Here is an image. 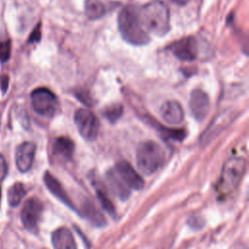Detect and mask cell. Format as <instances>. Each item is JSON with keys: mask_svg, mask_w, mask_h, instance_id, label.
<instances>
[{"mask_svg": "<svg viewBox=\"0 0 249 249\" xmlns=\"http://www.w3.org/2000/svg\"><path fill=\"white\" fill-rule=\"evenodd\" d=\"M81 213L95 227H104L106 225L105 217L90 201H85L82 204Z\"/></svg>", "mask_w": 249, "mask_h": 249, "instance_id": "e0dca14e", "label": "cell"}, {"mask_svg": "<svg viewBox=\"0 0 249 249\" xmlns=\"http://www.w3.org/2000/svg\"><path fill=\"white\" fill-rule=\"evenodd\" d=\"M85 12L89 18L98 19L106 13V8L100 0H87L85 3Z\"/></svg>", "mask_w": 249, "mask_h": 249, "instance_id": "ac0fdd59", "label": "cell"}, {"mask_svg": "<svg viewBox=\"0 0 249 249\" xmlns=\"http://www.w3.org/2000/svg\"><path fill=\"white\" fill-rule=\"evenodd\" d=\"M172 53L180 60L192 61L197 56V42L193 36L182 38L171 46Z\"/></svg>", "mask_w": 249, "mask_h": 249, "instance_id": "ba28073f", "label": "cell"}, {"mask_svg": "<svg viewBox=\"0 0 249 249\" xmlns=\"http://www.w3.org/2000/svg\"><path fill=\"white\" fill-rule=\"evenodd\" d=\"M41 39V24H37L35 26V28L33 29V31L30 33V36L28 38V43H35V42H39Z\"/></svg>", "mask_w": 249, "mask_h": 249, "instance_id": "cb8c5ba5", "label": "cell"}, {"mask_svg": "<svg viewBox=\"0 0 249 249\" xmlns=\"http://www.w3.org/2000/svg\"><path fill=\"white\" fill-rule=\"evenodd\" d=\"M246 168V161L240 157H231L228 159L221 171V175L218 181L217 189L222 195H229L232 193L240 181Z\"/></svg>", "mask_w": 249, "mask_h": 249, "instance_id": "3957f363", "label": "cell"}, {"mask_svg": "<svg viewBox=\"0 0 249 249\" xmlns=\"http://www.w3.org/2000/svg\"><path fill=\"white\" fill-rule=\"evenodd\" d=\"M139 17L147 32L164 36L170 29L169 10L160 0H153L141 7Z\"/></svg>", "mask_w": 249, "mask_h": 249, "instance_id": "7a4b0ae2", "label": "cell"}, {"mask_svg": "<svg viewBox=\"0 0 249 249\" xmlns=\"http://www.w3.org/2000/svg\"><path fill=\"white\" fill-rule=\"evenodd\" d=\"M44 183L46 185V187L48 188V190L57 198L59 199L61 202H63L65 205H67L68 207L74 209V204L71 201V199L69 198L67 193L65 192V190L63 189L62 185L60 184V182L53 177L50 172H46L44 174Z\"/></svg>", "mask_w": 249, "mask_h": 249, "instance_id": "5bb4252c", "label": "cell"}, {"mask_svg": "<svg viewBox=\"0 0 249 249\" xmlns=\"http://www.w3.org/2000/svg\"><path fill=\"white\" fill-rule=\"evenodd\" d=\"M31 105L37 114L51 118L58 108V100L55 94L49 89L38 88L31 92Z\"/></svg>", "mask_w": 249, "mask_h": 249, "instance_id": "5b68a950", "label": "cell"}, {"mask_svg": "<svg viewBox=\"0 0 249 249\" xmlns=\"http://www.w3.org/2000/svg\"><path fill=\"white\" fill-rule=\"evenodd\" d=\"M160 132L162 137L181 141L185 138L186 132L183 129H168L166 127H160Z\"/></svg>", "mask_w": 249, "mask_h": 249, "instance_id": "7402d4cb", "label": "cell"}, {"mask_svg": "<svg viewBox=\"0 0 249 249\" xmlns=\"http://www.w3.org/2000/svg\"><path fill=\"white\" fill-rule=\"evenodd\" d=\"M0 86H1V89L3 92H5L8 89V86H9V76L4 74L1 76L0 78Z\"/></svg>", "mask_w": 249, "mask_h": 249, "instance_id": "484cf974", "label": "cell"}, {"mask_svg": "<svg viewBox=\"0 0 249 249\" xmlns=\"http://www.w3.org/2000/svg\"><path fill=\"white\" fill-rule=\"evenodd\" d=\"M119 31L124 41L134 46H142L150 41V37L144 28L139 9L134 5H127L122 9L118 17Z\"/></svg>", "mask_w": 249, "mask_h": 249, "instance_id": "6da1fadb", "label": "cell"}, {"mask_svg": "<svg viewBox=\"0 0 249 249\" xmlns=\"http://www.w3.org/2000/svg\"><path fill=\"white\" fill-rule=\"evenodd\" d=\"M8 172V165L5 158L0 154V182L4 180Z\"/></svg>", "mask_w": 249, "mask_h": 249, "instance_id": "d4e9b609", "label": "cell"}, {"mask_svg": "<svg viewBox=\"0 0 249 249\" xmlns=\"http://www.w3.org/2000/svg\"><path fill=\"white\" fill-rule=\"evenodd\" d=\"M165 158L163 148L153 140L141 143L136 152V163L139 170L152 174L163 163Z\"/></svg>", "mask_w": 249, "mask_h": 249, "instance_id": "277c9868", "label": "cell"}, {"mask_svg": "<svg viewBox=\"0 0 249 249\" xmlns=\"http://www.w3.org/2000/svg\"><path fill=\"white\" fill-rule=\"evenodd\" d=\"M36 145L31 141H26L18 145L16 151L17 167L21 172L28 171L34 161Z\"/></svg>", "mask_w": 249, "mask_h": 249, "instance_id": "8fae6325", "label": "cell"}, {"mask_svg": "<svg viewBox=\"0 0 249 249\" xmlns=\"http://www.w3.org/2000/svg\"><path fill=\"white\" fill-rule=\"evenodd\" d=\"M42 212H43V204L38 198L31 197L27 199L20 213L21 222L24 228L32 232L36 231Z\"/></svg>", "mask_w": 249, "mask_h": 249, "instance_id": "52a82bcc", "label": "cell"}, {"mask_svg": "<svg viewBox=\"0 0 249 249\" xmlns=\"http://www.w3.org/2000/svg\"><path fill=\"white\" fill-rule=\"evenodd\" d=\"M160 114L163 121L170 124H179L184 120V110L176 100L165 101L160 109Z\"/></svg>", "mask_w": 249, "mask_h": 249, "instance_id": "7c38bea8", "label": "cell"}, {"mask_svg": "<svg viewBox=\"0 0 249 249\" xmlns=\"http://www.w3.org/2000/svg\"><path fill=\"white\" fill-rule=\"evenodd\" d=\"M74 149V142L70 138L60 136L57 137L53 144V155L57 160H68L72 158Z\"/></svg>", "mask_w": 249, "mask_h": 249, "instance_id": "2e32d148", "label": "cell"}, {"mask_svg": "<svg viewBox=\"0 0 249 249\" xmlns=\"http://www.w3.org/2000/svg\"><path fill=\"white\" fill-rule=\"evenodd\" d=\"M106 181L111 192L121 200H125L130 196V189L119 177L114 168L106 172Z\"/></svg>", "mask_w": 249, "mask_h": 249, "instance_id": "4fadbf2b", "label": "cell"}, {"mask_svg": "<svg viewBox=\"0 0 249 249\" xmlns=\"http://www.w3.org/2000/svg\"><path fill=\"white\" fill-rule=\"evenodd\" d=\"M113 168L130 190H140L143 188V179L127 161H120Z\"/></svg>", "mask_w": 249, "mask_h": 249, "instance_id": "30bf717a", "label": "cell"}, {"mask_svg": "<svg viewBox=\"0 0 249 249\" xmlns=\"http://www.w3.org/2000/svg\"><path fill=\"white\" fill-rule=\"evenodd\" d=\"M94 188H95L96 196H97V198H98L102 208L104 210H106L110 215L115 217V215H116L115 205L112 202V200L109 198L105 188L102 185H100V184H94Z\"/></svg>", "mask_w": 249, "mask_h": 249, "instance_id": "d6986e66", "label": "cell"}, {"mask_svg": "<svg viewBox=\"0 0 249 249\" xmlns=\"http://www.w3.org/2000/svg\"><path fill=\"white\" fill-rule=\"evenodd\" d=\"M52 244L53 249H77L72 232L65 227L58 228L53 232Z\"/></svg>", "mask_w": 249, "mask_h": 249, "instance_id": "9a60e30c", "label": "cell"}, {"mask_svg": "<svg viewBox=\"0 0 249 249\" xmlns=\"http://www.w3.org/2000/svg\"><path fill=\"white\" fill-rule=\"evenodd\" d=\"M12 50L11 40H5L0 42V62L4 63L10 59Z\"/></svg>", "mask_w": 249, "mask_h": 249, "instance_id": "603a6c76", "label": "cell"}, {"mask_svg": "<svg viewBox=\"0 0 249 249\" xmlns=\"http://www.w3.org/2000/svg\"><path fill=\"white\" fill-rule=\"evenodd\" d=\"M0 198H1V189H0Z\"/></svg>", "mask_w": 249, "mask_h": 249, "instance_id": "83f0119b", "label": "cell"}, {"mask_svg": "<svg viewBox=\"0 0 249 249\" xmlns=\"http://www.w3.org/2000/svg\"><path fill=\"white\" fill-rule=\"evenodd\" d=\"M209 108L210 101L208 94L202 89H194L190 95V109L194 118L197 121H202L207 116Z\"/></svg>", "mask_w": 249, "mask_h": 249, "instance_id": "9c48e42d", "label": "cell"}, {"mask_svg": "<svg viewBox=\"0 0 249 249\" xmlns=\"http://www.w3.org/2000/svg\"><path fill=\"white\" fill-rule=\"evenodd\" d=\"M74 122L84 139L91 141L96 138L99 128V122L91 111L86 108L76 110L74 114Z\"/></svg>", "mask_w": 249, "mask_h": 249, "instance_id": "8992f818", "label": "cell"}, {"mask_svg": "<svg viewBox=\"0 0 249 249\" xmlns=\"http://www.w3.org/2000/svg\"><path fill=\"white\" fill-rule=\"evenodd\" d=\"M170 1L179 6H185L189 2V0H170Z\"/></svg>", "mask_w": 249, "mask_h": 249, "instance_id": "4316f807", "label": "cell"}, {"mask_svg": "<svg viewBox=\"0 0 249 249\" xmlns=\"http://www.w3.org/2000/svg\"><path fill=\"white\" fill-rule=\"evenodd\" d=\"M26 194V190L22 183H15L8 192V201L12 206H18Z\"/></svg>", "mask_w": 249, "mask_h": 249, "instance_id": "ffe728a7", "label": "cell"}, {"mask_svg": "<svg viewBox=\"0 0 249 249\" xmlns=\"http://www.w3.org/2000/svg\"><path fill=\"white\" fill-rule=\"evenodd\" d=\"M103 115L108 121H110L111 123H114L123 115V106L119 104L108 106L103 111Z\"/></svg>", "mask_w": 249, "mask_h": 249, "instance_id": "44dd1931", "label": "cell"}]
</instances>
